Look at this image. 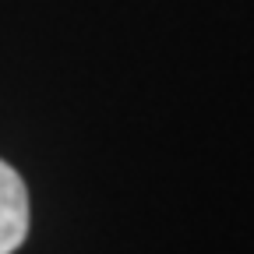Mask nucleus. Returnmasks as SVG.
Wrapping results in <instances>:
<instances>
[{
    "instance_id": "obj_1",
    "label": "nucleus",
    "mask_w": 254,
    "mask_h": 254,
    "mask_svg": "<svg viewBox=\"0 0 254 254\" xmlns=\"http://www.w3.org/2000/svg\"><path fill=\"white\" fill-rule=\"evenodd\" d=\"M28 237V187L0 159V254H14Z\"/></svg>"
}]
</instances>
